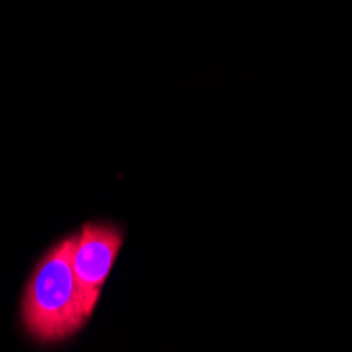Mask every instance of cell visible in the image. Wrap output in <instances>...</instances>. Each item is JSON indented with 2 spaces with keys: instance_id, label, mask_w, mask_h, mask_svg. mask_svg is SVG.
<instances>
[{
  "instance_id": "6da1fadb",
  "label": "cell",
  "mask_w": 352,
  "mask_h": 352,
  "mask_svg": "<svg viewBox=\"0 0 352 352\" xmlns=\"http://www.w3.org/2000/svg\"><path fill=\"white\" fill-rule=\"evenodd\" d=\"M74 241L76 236H68L57 243L38 262L25 287L23 325L43 344L66 340L89 321L72 268Z\"/></svg>"
},
{
  "instance_id": "7a4b0ae2",
  "label": "cell",
  "mask_w": 352,
  "mask_h": 352,
  "mask_svg": "<svg viewBox=\"0 0 352 352\" xmlns=\"http://www.w3.org/2000/svg\"><path fill=\"white\" fill-rule=\"evenodd\" d=\"M122 245L120 230L104 223H87L74 241L72 268L85 312L91 316Z\"/></svg>"
}]
</instances>
